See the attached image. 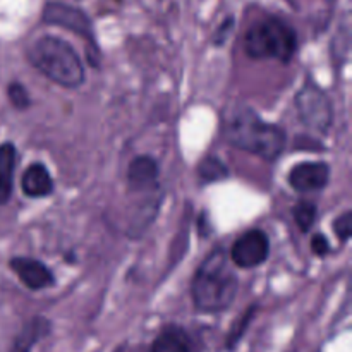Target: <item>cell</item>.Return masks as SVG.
<instances>
[{"label": "cell", "mask_w": 352, "mask_h": 352, "mask_svg": "<svg viewBox=\"0 0 352 352\" xmlns=\"http://www.w3.org/2000/svg\"><path fill=\"white\" fill-rule=\"evenodd\" d=\"M222 129L227 143L267 162L277 160L284 153V129L261 119L251 107L239 105L227 110Z\"/></svg>", "instance_id": "6da1fadb"}, {"label": "cell", "mask_w": 352, "mask_h": 352, "mask_svg": "<svg viewBox=\"0 0 352 352\" xmlns=\"http://www.w3.org/2000/svg\"><path fill=\"white\" fill-rule=\"evenodd\" d=\"M239 289V278L223 250H215L203 260L191 282V296L196 309L217 315L232 306Z\"/></svg>", "instance_id": "7a4b0ae2"}, {"label": "cell", "mask_w": 352, "mask_h": 352, "mask_svg": "<svg viewBox=\"0 0 352 352\" xmlns=\"http://www.w3.org/2000/svg\"><path fill=\"white\" fill-rule=\"evenodd\" d=\"M28 58L36 71L62 88L74 89L85 81V67L67 41L57 36H41L28 50Z\"/></svg>", "instance_id": "3957f363"}, {"label": "cell", "mask_w": 352, "mask_h": 352, "mask_svg": "<svg viewBox=\"0 0 352 352\" xmlns=\"http://www.w3.org/2000/svg\"><path fill=\"white\" fill-rule=\"evenodd\" d=\"M248 57L256 60H278L287 64L298 50V34L294 28L278 17H265L248 30L244 36Z\"/></svg>", "instance_id": "277c9868"}, {"label": "cell", "mask_w": 352, "mask_h": 352, "mask_svg": "<svg viewBox=\"0 0 352 352\" xmlns=\"http://www.w3.org/2000/svg\"><path fill=\"white\" fill-rule=\"evenodd\" d=\"M296 109L306 127L318 134L329 133L333 122V107L329 95L318 85L313 81L302 85L296 93Z\"/></svg>", "instance_id": "5b68a950"}, {"label": "cell", "mask_w": 352, "mask_h": 352, "mask_svg": "<svg viewBox=\"0 0 352 352\" xmlns=\"http://www.w3.org/2000/svg\"><path fill=\"white\" fill-rule=\"evenodd\" d=\"M43 21L48 24L65 28V30L85 38L86 43L91 45V52L95 58H98V43H96L93 24L81 9L64 6V3H48L43 9Z\"/></svg>", "instance_id": "8992f818"}, {"label": "cell", "mask_w": 352, "mask_h": 352, "mask_svg": "<svg viewBox=\"0 0 352 352\" xmlns=\"http://www.w3.org/2000/svg\"><path fill=\"white\" fill-rule=\"evenodd\" d=\"M270 253V243L263 230H248L234 243L230 260L239 268H254L265 263Z\"/></svg>", "instance_id": "52a82bcc"}, {"label": "cell", "mask_w": 352, "mask_h": 352, "mask_svg": "<svg viewBox=\"0 0 352 352\" xmlns=\"http://www.w3.org/2000/svg\"><path fill=\"white\" fill-rule=\"evenodd\" d=\"M330 181V167L325 162H302L289 172V184L299 192L320 191Z\"/></svg>", "instance_id": "ba28073f"}, {"label": "cell", "mask_w": 352, "mask_h": 352, "mask_svg": "<svg viewBox=\"0 0 352 352\" xmlns=\"http://www.w3.org/2000/svg\"><path fill=\"white\" fill-rule=\"evenodd\" d=\"M9 267L31 291H41L54 284V274L50 268L34 258L16 256L9 261Z\"/></svg>", "instance_id": "9c48e42d"}, {"label": "cell", "mask_w": 352, "mask_h": 352, "mask_svg": "<svg viewBox=\"0 0 352 352\" xmlns=\"http://www.w3.org/2000/svg\"><path fill=\"white\" fill-rule=\"evenodd\" d=\"M158 174H160L158 162L150 155H140L129 164L127 182L134 191H143L157 184Z\"/></svg>", "instance_id": "30bf717a"}, {"label": "cell", "mask_w": 352, "mask_h": 352, "mask_svg": "<svg viewBox=\"0 0 352 352\" xmlns=\"http://www.w3.org/2000/svg\"><path fill=\"white\" fill-rule=\"evenodd\" d=\"M21 188L30 198H45L54 192V179L43 164L36 162L24 170Z\"/></svg>", "instance_id": "8fae6325"}, {"label": "cell", "mask_w": 352, "mask_h": 352, "mask_svg": "<svg viewBox=\"0 0 352 352\" xmlns=\"http://www.w3.org/2000/svg\"><path fill=\"white\" fill-rule=\"evenodd\" d=\"M50 330L52 325L45 316H34L19 330L9 352H33V347L41 342L50 333Z\"/></svg>", "instance_id": "7c38bea8"}, {"label": "cell", "mask_w": 352, "mask_h": 352, "mask_svg": "<svg viewBox=\"0 0 352 352\" xmlns=\"http://www.w3.org/2000/svg\"><path fill=\"white\" fill-rule=\"evenodd\" d=\"M150 352H192V342L182 327L168 325L153 340Z\"/></svg>", "instance_id": "4fadbf2b"}, {"label": "cell", "mask_w": 352, "mask_h": 352, "mask_svg": "<svg viewBox=\"0 0 352 352\" xmlns=\"http://www.w3.org/2000/svg\"><path fill=\"white\" fill-rule=\"evenodd\" d=\"M16 162V146L12 143L0 144V205H6L12 196Z\"/></svg>", "instance_id": "5bb4252c"}, {"label": "cell", "mask_w": 352, "mask_h": 352, "mask_svg": "<svg viewBox=\"0 0 352 352\" xmlns=\"http://www.w3.org/2000/svg\"><path fill=\"white\" fill-rule=\"evenodd\" d=\"M198 174L201 182L210 184V182H219L229 177V168H227V165L220 158L206 157L199 164Z\"/></svg>", "instance_id": "9a60e30c"}, {"label": "cell", "mask_w": 352, "mask_h": 352, "mask_svg": "<svg viewBox=\"0 0 352 352\" xmlns=\"http://www.w3.org/2000/svg\"><path fill=\"white\" fill-rule=\"evenodd\" d=\"M316 215H318V210L316 205L311 201H299L298 205L292 208V217H294L296 226L301 229V232H309L311 227L315 226Z\"/></svg>", "instance_id": "2e32d148"}, {"label": "cell", "mask_w": 352, "mask_h": 352, "mask_svg": "<svg viewBox=\"0 0 352 352\" xmlns=\"http://www.w3.org/2000/svg\"><path fill=\"white\" fill-rule=\"evenodd\" d=\"M254 311H256V308H254V306H251V308H248V311H244L243 316H239V320L234 323L232 329H230V332H229V336H227V340H226L227 349L232 351L234 347L239 344V340L243 339L244 333H246V330H248V327H250L251 320L254 318Z\"/></svg>", "instance_id": "e0dca14e"}, {"label": "cell", "mask_w": 352, "mask_h": 352, "mask_svg": "<svg viewBox=\"0 0 352 352\" xmlns=\"http://www.w3.org/2000/svg\"><path fill=\"white\" fill-rule=\"evenodd\" d=\"M7 98H9V102L12 103V107H16L17 110L28 109L31 103L28 89L24 88L21 82H10V85L7 86Z\"/></svg>", "instance_id": "ac0fdd59"}, {"label": "cell", "mask_w": 352, "mask_h": 352, "mask_svg": "<svg viewBox=\"0 0 352 352\" xmlns=\"http://www.w3.org/2000/svg\"><path fill=\"white\" fill-rule=\"evenodd\" d=\"M333 232L339 237L342 243H346L352 234V213L346 212L340 217H337L336 222H333Z\"/></svg>", "instance_id": "d6986e66"}, {"label": "cell", "mask_w": 352, "mask_h": 352, "mask_svg": "<svg viewBox=\"0 0 352 352\" xmlns=\"http://www.w3.org/2000/svg\"><path fill=\"white\" fill-rule=\"evenodd\" d=\"M311 250L316 256H327L330 253V244L329 239L322 234H315L311 239Z\"/></svg>", "instance_id": "ffe728a7"}, {"label": "cell", "mask_w": 352, "mask_h": 352, "mask_svg": "<svg viewBox=\"0 0 352 352\" xmlns=\"http://www.w3.org/2000/svg\"><path fill=\"white\" fill-rule=\"evenodd\" d=\"M232 28H234V17H227V19L223 21L222 26H220L219 30H217L213 41H215L217 45H223V43H226V40H227V38H229V34H230V31H232Z\"/></svg>", "instance_id": "44dd1931"}]
</instances>
